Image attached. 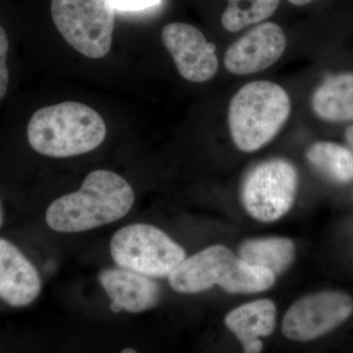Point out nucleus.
Listing matches in <instances>:
<instances>
[{
	"instance_id": "25",
	"label": "nucleus",
	"mask_w": 353,
	"mask_h": 353,
	"mask_svg": "<svg viewBox=\"0 0 353 353\" xmlns=\"http://www.w3.org/2000/svg\"><path fill=\"white\" fill-rule=\"evenodd\" d=\"M122 353H136L137 350H134V348H124V350L121 352Z\"/></svg>"
},
{
	"instance_id": "21",
	"label": "nucleus",
	"mask_w": 353,
	"mask_h": 353,
	"mask_svg": "<svg viewBox=\"0 0 353 353\" xmlns=\"http://www.w3.org/2000/svg\"><path fill=\"white\" fill-rule=\"evenodd\" d=\"M345 138L347 145H350V148H352L353 152V124L350 125V126L347 127V129L345 130Z\"/></svg>"
},
{
	"instance_id": "7",
	"label": "nucleus",
	"mask_w": 353,
	"mask_h": 353,
	"mask_svg": "<svg viewBox=\"0 0 353 353\" xmlns=\"http://www.w3.org/2000/svg\"><path fill=\"white\" fill-rule=\"evenodd\" d=\"M352 313V299L345 292H317L290 306L283 321V333L292 341L315 340L347 321Z\"/></svg>"
},
{
	"instance_id": "6",
	"label": "nucleus",
	"mask_w": 353,
	"mask_h": 353,
	"mask_svg": "<svg viewBox=\"0 0 353 353\" xmlns=\"http://www.w3.org/2000/svg\"><path fill=\"white\" fill-rule=\"evenodd\" d=\"M297 185L296 167L287 160L274 159L257 165L243 183L246 211L260 222L280 219L294 204Z\"/></svg>"
},
{
	"instance_id": "9",
	"label": "nucleus",
	"mask_w": 353,
	"mask_h": 353,
	"mask_svg": "<svg viewBox=\"0 0 353 353\" xmlns=\"http://www.w3.org/2000/svg\"><path fill=\"white\" fill-rule=\"evenodd\" d=\"M239 259L226 246H209L185 257L168 276L169 284L180 294H199L216 285L227 292Z\"/></svg>"
},
{
	"instance_id": "14",
	"label": "nucleus",
	"mask_w": 353,
	"mask_h": 353,
	"mask_svg": "<svg viewBox=\"0 0 353 353\" xmlns=\"http://www.w3.org/2000/svg\"><path fill=\"white\" fill-rule=\"evenodd\" d=\"M225 323L241 343L270 336L276 327L275 304L268 299L243 304L231 311Z\"/></svg>"
},
{
	"instance_id": "17",
	"label": "nucleus",
	"mask_w": 353,
	"mask_h": 353,
	"mask_svg": "<svg viewBox=\"0 0 353 353\" xmlns=\"http://www.w3.org/2000/svg\"><path fill=\"white\" fill-rule=\"evenodd\" d=\"M280 0H228L221 23L226 31L240 32L248 26L259 24L277 10Z\"/></svg>"
},
{
	"instance_id": "19",
	"label": "nucleus",
	"mask_w": 353,
	"mask_h": 353,
	"mask_svg": "<svg viewBox=\"0 0 353 353\" xmlns=\"http://www.w3.org/2000/svg\"><path fill=\"white\" fill-rule=\"evenodd\" d=\"M161 0H111L115 10L136 12L145 10L160 3Z\"/></svg>"
},
{
	"instance_id": "23",
	"label": "nucleus",
	"mask_w": 353,
	"mask_h": 353,
	"mask_svg": "<svg viewBox=\"0 0 353 353\" xmlns=\"http://www.w3.org/2000/svg\"><path fill=\"white\" fill-rule=\"evenodd\" d=\"M288 1L296 6H306V4L311 3V2L314 1V0H288Z\"/></svg>"
},
{
	"instance_id": "20",
	"label": "nucleus",
	"mask_w": 353,
	"mask_h": 353,
	"mask_svg": "<svg viewBox=\"0 0 353 353\" xmlns=\"http://www.w3.org/2000/svg\"><path fill=\"white\" fill-rule=\"evenodd\" d=\"M243 345L245 352L248 353L260 352L262 348H263V343H262V341H260L259 339L248 341V343H243Z\"/></svg>"
},
{
	"instance_id": "4",
	"label": "nucleus",
	"mask_w": 353,
	"mask_h": 353,
	"mask_svg": "<svg viewBox=\"0 0 353 353\" xmlns=\"http://www.w3.org/2000/svg\"><path fill=\"white\" fill-rule=\"evenodd\" d=\"M113 261L120 268L150 278H165L187 257L185 250L150 224L121 228L110 241Z\"/></svg>"
},
{
	"instance_id": "8",
	"label": "nucleus",
	"mask_w": 353,
	"mask_h": 353,
	"mask_svg": "<svg viewBox=\"0 0 353 353\" xmlns=\"http://www.w3.org/2000/svg\"><path fill=\"white\" fill-rule=\"evenodd\" d=\"M161 38L179 74L185 80L208 82L217 73L219 62L215 44L209 43L194 26L170 23L162 29Z\"/></svg>"
},
{
	"instance_id": "10",
	"label": "nucleus",
	"mask_w": 353,
	"mask_h": 353,
	"mask_svg": "<svg viewBox=\"0 0 353 353\" xmlns=\"http://www.w3.org/2000/svg\"><path fill=\"white\" fill-rule=\"evenodd\" d=\"M287 48V37L275 23H262L228 48L224 65L230 73L245 76L276 63Z\"/></svg>"
},
{
	"instance_id": "12",
	"label": "nucleus",
	"mask_w": 353,
	"mask_h": 353,
	"mask_svg": "<svg viewBox=\"0 0 353 353\" xmlns=\"http://www.w3.org/2000/svg\"><path fill=\"white\" fill-rule=\"evenodd\" d=\"M99 281L109 299L119 301L127 312H145L159 303V285L136 272L123 268L105 269L99 273Z\"/></svg>"
},
{
	"instance_id": "22",
	"label": "nucleus",
	"mask_w": 353,
	"mask_h": 353,
	"mask_svg": "<svg viewBox=\"0 0 353 353\" xmlns=\"http://www.w3.org/2000/svg\"><path fill=\"white\" fill-rule=\"evenodd\" d=\"M110 310L112 311L113 313H120L121 311L124 310V309H123V305L119 301H112V303L110 304Z\"/></svg>"
},
{
	"instance_id": "1",
	"label": "nucleus",
	"mask_w": 353,
	"mask_h": 353,
	"mask_svg": "<svg viewBox=\"0 0 353 353\" xmlns=\"http://www.w3.org/2000/svg\"><path fill=\"white\" fill-rule=\"evenodd\" d=\"M134 203V190L122 176L99 169L85 176L80 190L51 202L46 224L59 233L90 231L122 219Z\"/></svg>"
},
{
	"instance_id": "3",
	"label": "nucleus",
	"mask_w": 353,
	"mask_h": 353,
	"mask_svg": "<svg viewBox=\"0 0 353 353\" xmlns=\"http://www.w3.org/2000/svg\"><path fill=\"white\" fill-rule=\"evenodd\" d=\"M292 110L289 94L269 81L248 83L230 102L228 123L234 145L241 152H253L277 136Z\"/></svg>"
},
{
	"instance_id": "15",
	"label": "nucleus",
	"mask_w": 353,
	"mask_h": 353,
	"mask_svg": "<svg viewBox=\"0 0 353 353\" xmlns=\"http://www.w3.org/2000/svg\"><path fill=\"white\" fill-rule=\"evenodd\" d=\"M239 254L248 264L261 267L277 276L287 270L294 261L296 248L289 239H259L245 241Z\"/></svg>"
},
{
	"instance_id": "2",
	"label": "nucleus",
	"mask_w": 353,
	"mask_h": 353,
	"mask_svg": "<svg viewBox=\"0 0 353 353\" xmlns=\"http://www.w3.org/2000/svg\"><path fill=\"white\" fill-rule=\"evenodd\" d=\"M105 122L90 106L65 101L34 113L28 124L30 145L44 157L67 158L92 152L106 138Z\"/></svg>"
},
{
	"instance_id": "5",
	"label": "nucleus",
	"mask_w": 353,
	"mask_h": 353,
	"mask_svg": "<svg viewBox=\"0 0 353 353\" xmlns=\"http://www.w3.org/2000/svg\"><path fill=\"white\" fill-rule=\"evenodd\" d=\"M111 0H51V16L58 32L83 57L108 54L115 28Z\"/></svg>"
},
{
	"instance_id": "18",
	"label": "nucleus",
	"mask_w": 353,
	"mask_h": 353,
	"mask_svg": "<svg viewBox=\"0 0 353 353\" xmlns=\"http://www.w3.org/2000/svg\"><path fill=\"white\" fill-rule=\"evenodd\" d=\"M8 48L9 41L6 30L0 25V101L6 97L8 88L9 71L6 64Z\"/></svg>"
},
{
	"instance_id": "13",
	"label": "nucleus",
	"mask_w": 353,
	"mask_h": 353,
	"mask_svg": "<svg viewBox=\"0 0 353 353\" xmlns=\"http://www.w3.org/2000/svg\"><path fill=\"white\" fill-rule=\"evenodd\" d=\"M313 112L331 123L353 121V73L330 76L314 90L311 99Z\"/></svg>"
},
{
	"instance_id": "16",
	"label": "nucleus",
	"mask_w": 353,
	"mask_h": 353,
	"mask_svg": "<svg viewBox=\"0 0 353 353\" xmlns=\"http://www.w3.org/2000/svg\"><path fill=\"white\" fill-rule=\"evenodd\" d=\"M309 163L336 183L353 180V152L331 141H317L306 152Z\"/></svg>"
},
{
	"instance_id": "24",
	"label": "nucleus",
	"mask_w": 353,
	"mask_h": 353,
	"mask_svg": "<svg viewBox=\"0 0 353 353\" xmlns=\"http://www.w3.org/2000/svg\"><path fill=\"white\" fill-rule=\"evenodd\" d=\"M3 208H2L1 201H0V228L2 226V223H3Z\"/></svg>"
},
{
	"instance_id": "11",
	"label": "nucleus",
	"mask_w": 353,
	"mask_h": 353,
	"mask_svg": "<svg viewBox=\"0 0 353 353\" xmlns=\"http://www.w3.org/2000/svg\"><path fill=\"white\" fill-rule=\"evenodd\" d=\"M41 278L31 260L11 241L0 238V299L26 307L38 299Z\"/></svg>"
}]
</instances>
